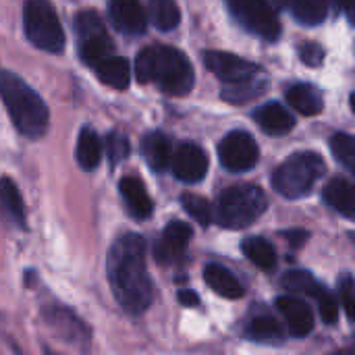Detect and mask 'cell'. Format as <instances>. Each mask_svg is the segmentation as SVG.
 Listing matches in <instances>:
<instances>
[{
	"label": "cell",
	"instance_id": "5bb4252c",
	"mask_svg": "<svg viewBox=\"0 0 355 355\" xmlns=\"http://www.w3.org/2000/svg\"><path fill=\"white\" fill-rule=\"evenodd\" d=\"M191 237H193V231H191V227L187 223L173 220L164 229V233L160 237V243L156 245V258L160 262H173V260H177L185 252V248L189 245Z\"/></svg>",
	"mask_w": 355,
	"mask_h": 355
},
{
	"label": "cell",
	"instance_id": "d6a6232c",
	"mask_svg": "<svg viewBox=\"0 0 355 355\" xmlns=\"http://www.w3.org/2000/svg\"><path fill=\"white\" fill-rule=\"evenodd\" d=\"M318 312L322 316V320L327 324H335V320L339 318V302L327 291L320 300H318Z\"/></svg>",
	"mask_w": 355,
	"mask_h": 355
},
{
	"label": "cell",
	"instance_id": "d6986e66",
	"mask_svg": "<svg viewBox=\"0 0 355 355\" xmlns=\"http://www.w3.org/2000/svg\"><path fill=\"white\" fill-rule=\"evenodd\" d=\"M287 102L293 110L306 116H316L324 108L322 94L310 83H295L287 89Z\"/></svg>",
	"mask_w": 355,
	"mask_h": 355
},
{
	"label": "cell",
	"instance_id": "f1b7e54d",
	"mask_svg": "<svg viewBox=\"0 0 355 355\" xmlns=\"http://www.w3.org/2000/svg\"><path fill=\"white\" fill-rule=\"evenodd\" d=\"M266 87V81L260 77L241 81V83H233V85H225L223 89V98L231 104H245L250 100H254L256 96H260Z\"/></svg>",
	"mask_w": 355,
	"mask_h": 355
},
{
	"label": "cell",
	"instance_id": "e575fe53",
	"mask_svg": "<svg viewBox=\"0 0 355 355\" xmlns=\"http://www.w3.org/2000/svg\"><path fill=\"white\" fill-rule=\"evenodd\" d=\"M339 293H341L343 308H345L347 316L354 318V279H352L349 275L341 279V283H339Z\"/></svg>",
	"mask_w": 355,
	"mask_h": 355
},
{
	"label": "cell",
	"instance_id": "30bf717a",
	"mask_svg": "<svg viewBox=\"0 0 355 355\" xmlns=\"http://www.w3.org/2000/svg\"><path fill=\"white\" fill-rule=\"evenodd\" d=\"M204 62L220 81H225V85L241 83V81L262 75V69L258 64H254L245 58H239L235 54H229V52H214V50L206 52Z\"/></svg>",
	"mask_w": 355,
	"mask_h": 355
},
{
	"label": "cell",
	"instance_id": "ba28073f",
	"mask_svg": "<svg viewBox=\"0 0 355 355\" xmlns=\"http://www.w3.org/2000/svg\"><path fill=\"white\" fill-rule=\"evenodd\" d=\"M75 27H77V37H79V56L85 64L96 67L100 60L110 56L114 44L110 35L106 33L102 19L94 10L79 12Z\"/></svg>",
	"mask_w": 355,
	"mask_h": 355
},
{
	"label": "cell",
	"instance_id": "8fae6325",
	"mask_svg": "<svg viewBox=\"0 0 355 355\" xmlns=\"http://www.w3.org/2000/svg\"><path fill=\"white\" fill-rule=\"evenodd\" d=\"M168 166L183 183H200L208 173V156L198 144H181L173 154Z\"/></svg>",
	"mask_w": 355,
	"mask_h": 355
},
{
	"label": "cell",
	"instance_id": "e0dca14e",
	"mask_svg": "<svg viewBox=\"0 0 355 355\" xmlns=\"http://www.w3.org/2000/svg\"><path fill=\"white\" fill-rule=\"evenodd\" d=\"M254 119H256V123H258L268 135H285V133H289V131L295 127L293 114H291L285 106H281V104H277V102H270V104L260 106V108L254 112Z\"/></svg>",
	"mask_w": 355,
	"mask_h": 355
},
{
	"label": "cell",
	"instance_id": "836d02e7",
	"mask_svg": "<svg viewBox=\"0 0 355 355\" xmlns=\"http://www.w3.org/2000/svg\"><path fill=\"white\" fill-rule=\"evenodd\" d=\"M300 56H302V60H304L306 64L318 67V64L324 60V50H322L318 44L308 42V44H302V46H300Z\"/></svg>",
	"mask_w": 355,
	"mask_h": 355
},
{
	"label": "cell",
	"instance_id": "2e32d148",
	"mask_svg": "<svg viewBox=\"0 0 355 355\" xmlns=\"http://www.w3.org/2000/svg\"><path fill=\"white\" fill-rule=\"evenodd\" d=\"M119 189H121V198L125 200L127 210H129L131 216H135L139 220L152 216V210H154L152 198L148 196L146 185L137 177H125L119 183Z\"/></svg>",
	"mask_w": 355,
	"mask_h": 355
},
{
	"label": "cell",
	"instance_id": "484cf974",
	"mask_svg": "<svg viewBox=\"0 0 355 355\" xmlns=\"http://www.w3.org/2000/svg\"><path fill=\"white\" fill-rule=\"evenodd\" d=\"M248 337L256 343H264V345H279L285 339V331L283 327L270 318V316H258L250 322L248 327Z\"/></svg>",
	"mask_w": 355,
	"mask_h": 355
},
{
	"label": "cell",
	"instance_id": "83f0119b",
	"mask_svg": "<svg viewBox=\"0 0 355 355\" xmlns=\"http://www.w3.org/2000/svg\"><path fill=\"white\" fill-rule=\"evenodd\" d=\"M289 8L300 23L318 25L327 19L329 0H289Z\"/></svg>",
	"mask_w": 355,
	"mask_h": 355
},
{
	"label": "cell",
	"instance_id": "d590c367",
	"mask_svg": "<svg viewBox=\"0 0 355 355\" xmlns=\"http://www.w3.org/2000/svg\"><path fill=\"white\" fill-rule=\"evenodd\" d=\"M179 302H181L185 308H196L200 300H198V295H196L193 291L185 289V291H181V293H179Z\"/></svg>",
	"mask_w": 355,
	"mask_h": 355
},
{
	"label": "cell",
	"instance_id": "44dd1931",
	"mask_svg": "<svg viewBox=\"0 0 355 355\" xmlns=\"http://www.w3.org/2000/svg\"><path fill=\"white\" fill-rule=\"evenodd\" d=\"M94 69H96V75L100 77V81L114 89H125L129 85L131 67H129L127 58H123V56L110 54L104 60H100Z\"/></svg>",
	"mask_w": 355,
	"mask_h": 355
},
{
	"label": "cell",
	"instance_id": "4316f807",
	"mask_svg": "<svg viewBox=\"0 0 355 355\" xmlns=\"http://www.w3.org/2000/svg\"><path fill=\"white\" fill-rule=\"evenodd\" d=\"M148 15L160 31H171L181 21V10L175 0H150Z\"/></svg>",
	"mask_w": 355,
	"mask_h": 355
},
{
	"label": "cell",
	"instance_id": "7a4b0ae2",
	"mask_svg": "<svg viewBox=\"0 0 355 355\" xmlns=\"http://www.w3.org/2000/svg\"><path fill=\"white\" fill-rule=\"evenodd\" d=\"M135 73L141 83H156L171 96H185L193 87V67L183 52L171 46H150L135 58Z\"/></svg>",
	"mask_w": 355,
	"mask_h": 355
},
{
	"label": "cell",
	"instance_id": "7402d4cb",
	"mask_svg": "<svg viewBox=\"0 0 355 355\" xmlns=\"http://www.w3.org/2000/svg\"><path fill=\"white\" fill-rule=\"evenodd\" d=\"M281 285L283 289L289 291V295H295V297H314L316 302L327 293L324 287L306 270H291L287 272L283 279H281Z\"/></svg>",
	"mask_w": 355,
	"mask_h": 355
},
{
	"label": "cell",
	"instance_id": "5b68a950",
	"mask_svg": "<svg viewBox=\"0 0 355 355\" xmlns=\"http://www.w3.org/2000/svg\"><path fill=\"white\" fill-rule=\"evenodd\" d=\"M324 171L327 164L316 152H297L275 171L272 185L283 198L300 200L312 191Z\"/></svg>",
	"mask_w": 355,
	"mask_h": 355
},
{
	"label": "cell",
	"instance_id": "f546056e",
	"mask_svg": "<svg viewBox=\"0 0 355 355\" xmlns=\"http://www.w3.org/2000/svg\"><path fill=\"white\" fill-rule=\"evenodd\" d=\"M331 150L333 156L343 164L347 171H354L355 164V139L349 133H335L331 137Z\"/></svg>",
	"mask_w": 355,
	"mask_h": 355
},
{
	"label": "cell",
	"instance_id": "d4e9b609",
	"mask_svg": "<svg viewBox=\"0 0 355 355\" xmlns=\"http://www.w3.org/2000/svg\"><path fill=\"white\" fill-rule=\"evenodd\" d=\"M243 254L252 264H256L262 270H275L277 268V250L272 243H268L262 237H250L243 241Z\"/></svg>",
	"mask_w": 355,
	"mask_h": 355
},
{
	"label": "cell",
	"instance_id": "ffe728a7",
	"mask_svg": "<svg viewBox=\"0 0 355 355\" xmlns=\"http://www.w3.org/2000/svg\"><path fill=\"white\" fill-rule=\"evenodd\" d=\"M324 202L339 214L347 216V218H354L355 214V193L352 181L343 179V177H337L333 179L327 189H324Z\"/></svg>",
	"mask_w": 355,
	"mask_h": 355
},
{
	"label": "cell",
	"instance_id": "9a60e30c",
	"mask_svg": "<svg viewBox=\"0 0 355 355\" xmlns=\"http://www.w3.org/2000/svg\"><path fill=\"white\" fill-rule=\"evenodd\" d=\"M0 214L4 218V223L15 229H23L27 223L25 202L21 198V191L15 185V181L8 177L0 179Z\"/></svg>",
	"mask_w": 355,
	"mask_h": 355
},
{
	"label": "cell",
	"instance_id": "cb8c5ba5",
	"mask_svg": "<svg viewBox=\"0 0 355 355\" xmlns=\"http://www.w3.org/2000/svg\"><path fill=\"white\" fill-rule=\"evenodd\" d=\"M171 141L166 135L154 131L144 139V156L154 171H164L171 162Z\"/></svg>",
	"mask_w": 355,
	"mask_h": 355
},
{
	"label": "cell",
	"instance_id": "4dcf8cb0",
	"mask_svg": "<svg viewBox=\"0 0 355 355\" xmlns=\"http://www.w3.org/2000/svg\"><path fill=\"white\" fill-rule=\"evenodd\" d=\"M181 204H183V208H185V212L193 218V220H198L200 225H204V227H208L210 223H212V206L202 198V196H196V193H185L183 198H181Z\"/></svg>",
	"mask_w": 355,
	"mask_h": 355
},
{
	"label": "cell",
	"instance_id": "7c38bea8",
	"mask_svg": "<svg viewBox=\"0 0 355 355\" xmlns=\"http://www.w3.org/2000/svg\"><path fill=\"white\" fill-rule=\"evenodd\" d=\"M277 310L281 312L287 329L291 335L295 337H306L312 333L314 329V312L308 306V302H304L302 297L295 295H281L277 300Z\"/></svg>",
	"mask_w": 355,
	"mask_h": 355
},
{
	"label": "cell",
	"instance_id": "52a82bcc",
	"mask_svg": "<svg viewBox=\"0 0 355 355\" xmlns=\"http://www.w3.org/2000/svg\"><path fill=\"white\" fill-rule=\"evenodd\" d=\"M233 17L252 33L272 42L281 33L277 8L270 0H227Z\"/></svg>",
	"mask_w": 355,
	"mask_h": 355
},
{
	"label": "cell",
	"instance_id": "3957f363",
	"mask_svg": "<svg viewBox=\"0 0 355 355\" xmlns=\"http://www.w3.org/2000/svg\"><path fill=\"white\" fill-rule=\"evenodd\" d=\"M0 98L10 114L12 125L25 137H42L48 129V106L40 94L10 71L0 73Z\"/></svg>",
	"mask_w": 355,
	"mask_h": 355
},
{
	"label": "cell",
	"instance_id": "8d00e7d4",
	"mask_svg": "<svg viewBox=\"0 0 355 355\" xmlns=\"http://www.w3.org/2000/svg\"><path fill=\"white\" fill-rule=\"evenodd\" d=\"M352 2H354V0H337L339 8H341L345 15H352Z\"/></svg>",
	"mask_w": 355,
	"mask_h": 355
},
{
	"label": "cell",
	"instance_id": "603a6c76",
	"mask_svg": "<svg viewBox=\"0 0 355 355\" xmlns=\"http://www.w3.org/2000/svg\"><path fill=\"white\" fill-rule=\"evenodd\" d=\"M102 160V141L94 129L85 127L77 139V162L83 171H94Z\"/></svg>",
	"mask_w": 355,
	"mask_h": 355
},
{
	"label": "cell",
	"instance_id": "9c48e42d",
	"mask_svg": "<svg viewBox=\"0 0 355 355\" xmlns=\"http://www.w3.org/2000/svg\"><path fill=\"white\" fill-rule=\"evenodd\" d=\"M218 158L231 173H245L258 164L260 148L245 131H231L218 146Z\"/></svg>",
	"mask_w": 355,
	"mask_h": 355
},
{
	"label": "cell",
	"instance_id": "6da1fadb",
	"mask_svg": "<svg viewBox=\"0 0 355 355\" xmlns=\"http://www.w3.org/2000/svg\"><path fill=\"white\" fill-rule=\"evenodd\" d=\"M108 283L116 304L131 316L144 314L152 304V281L146 264V241L141 235L119 237L106 260Z\"/></svg>",
	"mask_w": 355,
	"mask_h": 355
},
{
	"label": "cell",
	"instance_id": "8992f818",
	"mask_svg": "<svg viewBox=\"0 0 355 355\" xmlns=\"http://www.w3.org/2000/svg\"><path fill=\"white\" fill-rule=\"evenodd\" d=\"M23 19H25V33L33 46L52 54L62 52L64 31L50 0H27Z\"/></svg>",
	"mask_w": 355,
	"mask_h": 355
},
{
	"label": "cell",
	"instance_id": "4fadbf2b",
	"mask_svg": "<svg viewBox=\"0 0 355 355\" xmlns=\"http://www.w3.org/2000/svg\"><path fill=\"white\" fill-rule=\"evenodd\" d=\"M110 19L127 35H141L148 27V15L139 0H110Z\"/></svg>",
	"mask_w": 355,
	"mask_h": 355
},
{
	"label": "cell",
	"instance_id": "ac0fdd59",
	"mask_svg": "<svg viewBox=\"0 0 355 355\" xmlns=\"http://www.w3.org/2000/svg\"><path fill=\"white\" fill-rule=\"evenodd\" d=\"M204 281L216 295L225 300H239L243 295V285L220 264H208L204 268Z\"/></svg>",
	"mask_w": 355,
	"mask_h": 355
},
{
	"label": "cell",
	"instance_id": "277c9868",
	"mask_svg": "<svg viewBox=\"0 0 355 355\" xmlns=\"http://www.w3.org/2000/svg\"><path fill=\"white\" fill-rule=\"evenodd\" d=\"M266 208L268 198L258 185H235L218 198L216 218L225 229H248L266 212Z\"/></svg>",
	"mask_w": 355,
	"mask_h": 355
},
{
	"label": "cell",
	"instance_id": "1f68e13d",
	"mask_svg": "<svg viewBox=\"0 0 355 355\" xmlns=\"http://www.w3.org/2000/svg\"><path fill=\"white\" fill-rule=\"evenodd\" d=\"M106 154H108V158H110L112 164L125 160L129 156V139L123 133H116V131L110 133L106 137Z\"/></svg>",
	"mask_w": 355,
	"mask_h": 355
}]
</instances>
